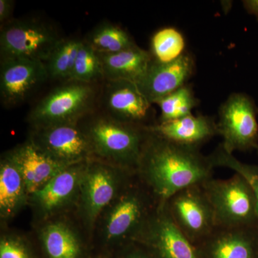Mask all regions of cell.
Returning <instances> with one entry per match:
<instances>
[{"label": "cell", "mask_w": 258, "mask_h": 258, "mask_svg": "<svg viewBox=\"0 0 258 258\" xmlns=\"http://www.w3.org/2000/svg\"><path fill=\"white\" fill-rule=\"evenodd\" d=\"M214 169L200 149L174 143L148 131L136 176L158 203L164 204L178 191L213 177Z\"/></svg>", "instance_id": "obj_1"}, {"label": "cell", "mask_w": 258, "mask_h": 258, "mask_svg": "<svg viewBox=\"0 0 258 258\" xmlns=\"http://www.w3.org/2000/svg\"><path fill=\"white\" fill-rule=\"evenodd\" d=\"M159 205L136 176L100 217L103 240L122 246L136 242Z\"/></svg>", "instance_id": "obj_2"}, {"label": "cell", "mask_w": 258, "mask_h": 258, "mask_svg": "<svg viewBox=\"0 0 258 258\" xmlns=\"http://www.w3.org/2000/svg\"><path fill=\"white\" fill-rule=\"evenodd\" d=\"M83 131L93 155L136 174L147 138V127L122 123L114 118H98Z\"/></svg>", "instance_id": "obj_3"}, {"label": "cell", "mask_w": 258, "mask_h": 258, "mask_svg": "<svg viewBox=\"0 0 258 258\" xmlns=\"http://www.w3.org/2000/svg\"><path fill=\"white\" fill-rule=\"evenodd\" d=\"M135 178L133 171L103 161H88L78 203L85 225L92 228L108 205Z\"/></svg>", "instance_id": "obj_4"}, {"label": "cell", "mask_w": 258, "mask_h": 258, "mask_svg": "<svg viewBox=\"0 0 258 258\" xmlns=\"http://www.w3.org/2000/svg\"><path fill=\"white\" fill-rule=\"evenodd\" d=\"M202 186L211 203L217 227H258L255 198L243 176L235 173L228 179L212 177Z\"/></svg>", "instance_id": "obj_5"}, {"label": "cell", "mask_w": 258, "mask_h": 258, "mask_svg": "<svg viewBox=\"0 0 258 258\" xmlns=\"http://www.w3.org/2000/svg\"><path fill=\"white\" fill-rule=\"evenodd\" d=\"M62 40L53 29L42 22L10 20L1 28V60L25 59L45 63Z\"/></svg>", "instance_id": "obj_6"}, {"label": "cell", "mask_w": 258, "mask_h": 258, "mask_svg": "<svg viewBox=\"0 0 258 258\" xmlns=\"http://www.w3.org/2000/svg\"><path fill=\"white\" fill-rule=\"evenodd\" d=\"M257 113L254 100L245 93H232L222 103L217 125L225 150H258Z\"/></svg>", "instance_id": "obj_7"}, {"label": "cell", "mask_w": 258, "mask_h": 258, "mask_svg": "<svg viewBox=\"0 0 258 258\" xmlns=\"http://www.w3.org/2000/svg\"><path fill=\"white\" fill-rule=\"evenodd\" d=\"M165 205L176 227L196 246L216 229L215 213L202 184L178 191Z\"/></svg>", "instance_id": "obj_8"}, {"label": "cell", "mask_w": 258, "mask_h": 258, "mask_svg": "<svg viewBox=\"0 0 258 258\" xmlns=\"http://www.w3.org/2000/svg\"><path fill=\"white\" fill-rule=\"evenodd\" d=\"M68 82L51 91L30 112L28 118L34 128L78 123L89 109L94 95L91 85Z\"/></svg>", "instance_id": "obj_9"}, {"label": "cell", "mask_w": 258, "mask_h": 258, "mask_svg": "<svg viewBox=\"0 0 258 258\" xmlns=\"http://www.w3.org/2000/svg\"><path fill=\"white\" fill-rule=\"evenodd\" d=\"M89 161L67 166L43 187L30 195L28 204L38 220H51L78 205L81 182Z\"/></svg>", "instance_id": "obj_10"}, {"label": "cell", "mask_w": 258, "mask_h": 258, "mask_svg": "<svg viewBox=\"0 0 258 258\" xmlns=\"http://www.w3.org/2000/svg\"><path fill=\"white\" fill-rule=\"evenodd\" d=\"M136 242L155 258H201L198 247L173 222L165 203L159 204Z\"/></svg>", "instance_id": "obj_11"}, {"label": "cell", "mask_w": 258, "mask_h": 258, "mask_svg": "<svg viewBox=\"0 0 258 258\" xmlns=\"http://www.w3.org/2000/svg\"><path fill=\"white\" fill-rule=\"evenodd\" d=\"M34 129L32 142L44 154L62 165L71 166L92 159L91 144L77 123Z\"/></svg>", "instance_id": "obj_12"}, {"label": "cell", "mask_w": 258, "mask_h": 258, "mask_svg": "<svg viewBox=\"0 0 258 258\" xmlns=\"http://www.w3.org/2000/svg\"><path fill=\"white\" fill-rule=\"evenodd\" d=\"M48 78L46 67L40 61L25 59L1 60L0 96L3 104H20Z\"/></svg>", "instance_id": "obj_13"}, {"label": "cell", "mask_w": 258, "mask_h": 258, "mask_svg": "<svg viewBox=\"0 0 258 258\" xmlns=\"http://www.w3.org/2000/svg\"><path fill=\"white\" fill-rule=\"evenodd\" d=\"M195 68L194 56L187 52L169 63L152 60L143 78L136 84L149 103L157 104L161 98L187 84Z\"/></svg>", "instance_id": "obj_14"}, {"label": "cell", "mask_w": 258, "mask_h": 258, "mask_svg": "<svg viewBox=\"0 0 258 258\" xmlns=\"http://www.w3.org/2000/svg\"><path fill=\"white\" fill-rule=\"evenodd\" d=\"M197 247L201 258H258V227H217Z\"/></svg>", "instance_id": "obj_15"}, {"label": "cell", "mask_w": 258, "mask_h": 258, "mask_svg": "<svg viewBox=\"0 0 258 258\" xmlns=\"http://www.w3.org/2000/svg\"><path fill=\"white\" fill-rule=\"evenodd\" d=\"M107 109L113 118L128 124L148 127L152 103L142 94L135 83L108 81L105 93Z\"/></svg>", "instance_id": "obj_16"}, {"label": "cell", "mask_w": 258, "mask_h": 258, "mask_svg": "<svg viewBox=\"0 0 258 258\" xmlns=\"http://www.w3.org/2000/svg\"><path fill=\"white\" fill-rule=\"evenodd\" d=\"M147 128L174 143L198 149L218 136L217 122L212 117L192 113L179 119L157 122Z\"/></svg>", "instance_id": "obj_17"}, {"label": "cell", "mask_w": 258, "mask_h": 258, "mask_svg": "<svg viewBox=\"0 0 258 258\" xmlns=\"http://www.w3.org/2000/svg\"><path fill=\"white\" fill-rule=\"evenodd\" d=\"M9 154L21 171L30 195L41 189L69 166L62 165L44 154L31 139L15 148Z\"/></svg>", "instance_id": "obj_18"}, {"label": "cell", "mask_w": 258, "mask_h": 258, "mask_svg": "<svg viewBox=\"0 0 258 258\" xmlns=\"http://www.w3.org/2000/svg\"><path fill=\"white\" fill-rule=\"evenodd\" d=\"M103 76L108 81H127L137 83L147 73L153 59L150 52L138 45L111 54H98Z\"/></svg>", "instance_id": "obj_19"}, {"label": "cell", "mask_w": 258, "mask_h": 258, "mask_svg": "<svg viewBox=\"0 0 258 258\" xmlns=\"http://www.w3.org/2000/svg\"><path fill=\"white\" fill-rule=\"evenodd\" d=\"M28 189L15 161L8 154L0 163V215L4 220L16 216L29 203Z\"/></svg>", "instance_id": "obj_20"}, {"label": "cell", "mask_w": 258, "mask_h": 258, "mask_svg": "<svg viewBox=\"0 0 258 258\" xmlns=\"http://www.w3.org/2000/svg\"><path fill=\"white\" fill-rule=\"evenodd\" d=\"M40 240L48 258L81 257V240L74 229L66 222H47L40 230Z\"/></svg>", "instance_id": "obj_21"}, {"label": "cell", "mask_w": 258, "mask_h": 258, "mask_svg": "<svg viewBox=\"0 0 258 258\" xmlns=\"http://www.w3.org/2000/svg\"><path fill=\"white\" fill-rule=\"evenodd\" d=\"M84 41L98 54L115 53L137 45L125 30L108 23L93 29Z\"/></svg>", "instance_id": "obj_22"}, {"label": "cell", "mask_w": 258, "mask_h": 258, "mask_svg": "<svg viewBox=\"0 0 258 258\" xmlns=\"http://www.w3.org/2000/svg\"><path fill=\"white\" fill-rule=\"evenodd\" d=\"M186 41L183 34L173 27L158 30L151 40L153 60L160 63H169L179 59L186 53Z\"/></svg>", "instance_id": "obj_23"}, {"label": "cell", "mask_w": 258, "mask_h": 258, "mask_svg": "<svg viewBox=\"0 0 258 258\" xmlns=\"http://www.w3.org/2000/svg\"><path fill=\"white\" fill-rule=\"evenodd\" d=\"M82 40L62 39L45 62L49 79L69 81Z\"/></svg>", "instance_id": "obj_24"}, {"label": "cell", "mask_w": 258, "mask_h": 258, "mask_svg": "<svg viewBox=\"0 0 258 258\" xmlns=\"http://www.w3.org/2000/svg\"><path fill=\"white\" fill-rule=\"evenodd\" d=\"M198 103L192 88L185 85L157 102L161 111L157 122L170 121L191 114Z\"/></svg>", "instance_id": "obj_25"}, {"label": "cell", "mask_w": 258, "mask_h": 258, "mask_svg": "<svg viewBox=\"0 0 258 258\" xmlns=\"http://www.w3.org/2000/svg\"><path fill=\"white\" fill-rule=\"evenodd\" d=\"M208 157L214 168H227L243 176L248 182L253 191L257 203L258 226V164L242 162L233 154L225 150L221 144H219Z\"/></svg>", "instance_id": "obj_26"}, {"label": "cell", "mask_w": 258, "mask_h": 258, "mask_svg": "<svg viewBox=\"0 0 258 258\" xmlns=\"http://www.w3.org/2000/svg\"><path fill=\"white\" fill-rule=\"evenodd\" d=\"M102 78L104 76L99 55L82 41L69 81L91 84Z\"/></svg>", "instance_id": "obj_27"}, {"label": "cell", "mask_w": 258, "mask_h": 258, "mask_svg": "<svg viewBox=\"0 0 258 258\" xmlns=\"http://www.w3.org/2000/svg\"><path fill=\"white\" fill-rule=\"evenodd\" d=\"M0 258H34L26 241L20 236L8 234L0 240Z\"/></svg>", "instance_id": "obj_28"}, {"label": "cell", "mask_w": 258, "mask_h": 258, "mask_svg": "<svg viewBox=\"0 0 258 258\" xmlns=\"http://www.w3.org/2000/svg\"><path fill=\"white\" fill-rule=\"evenodd\" d=\"M125 254L122 258H155L140 244L134 242L125 246Z\"/></svg>", "instance_id": "obj_29"}, {"label": "cell", "mask_w": 258, "mask_h": 258, "mask_svg": "<svg viewBox=\"0 0 258 258\" xmlns=\"http://www.w3.org/2000/svg\"><path fill=\"white\" fill-rule=\"evenodd\" d=\"M15 3L12 0H0V22L4 24L10 21Z\"/></svg>", "instance_id": "obj_30"}, {"label": "cell", "mask_w": 258, "mask_h": 258, "mask_svg": "<svg viewBox=\"0 0 258 258\" xmlns=\"http://www.w3.org/2000/svg\"><path fill=\"white\" fill-rule=\"evenodd\" d=\"M242 3L246 11L258 20V0H245Z\"/></svg>", "instance_id": "obj_31"}, {"label": "cell", "mask_w": 258, "mask_h": 258, "mask_svg": "<svg viewBox=\"0 0 258 258\" xmlns=\"http://www.w3.org/2000/svg\"><path fill=\"white\" fill-rule=\"evenodd\" d=\"M257 155H258V150L257 151Z\"/></svg>", "instance_id": "obj_32"}, {"label": "cell", "mask_w": 258, "mask_h": 258, "mask_svg": "<svg viewBox=\"0 0 258 258\" xmlns=\"http://www.w3.org/2000/svg\"><path fill=\"white\" fill-rule=\"evenodd\" d=\"M99 258H101V257H99Z\"/></svg>", "instance_id": "obj_33"}]
</instances>
